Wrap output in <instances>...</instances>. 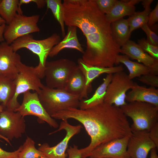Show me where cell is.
Segmentation results:
<instances>
[{
  "mask_svg": "<svg viewBox=\"0 0 158 158\" xmlns=\"http://www.w3.org/2000/svg\"><path fill=\"white\" fill-rule=\"evenodd\" d=\"M157 150L156 148H154L150 150V158H158L157 153Z\"/></svg>",
  "mask_w": 158,
  "mask_h": 158,
  "instance_id": "ab89813d",
  "label": "cell"
},
{
  "mask_svg": "<svg viewBox=\"0 0 158 158\" xmlns=\"http://www.w3.org/2000/svg\"><path fill=\"white\" fill-rule=\"evenodd\" d=\"M39 18V15L27 16L17 13L11 23L6 25L4 33L5 42L11 44L19 37L39 32L37 23Z\"/></svg>",
  "mask_w": 158,
  "mask_h": 158,
  "instance_id": "9c48e42d",
  "label": "cell"
},
{
  "mask_svg": "<svg viewBox=\"0 0 158 158\" xmlns=\"http://www.w3.org/2000/svg\"><path fill=\"white\" fill-rule=\"evenodd\" d=\"M31 2L35 3L38 8H42L46 5V0H20L18 4V8L20 10L22 11L21 8L22 5Z\"/></svg>",
  "mask_w": 158,
  "mask_h": 158,
  "instance_id": "d590c367",
  "label": "cell"
},
{
  "mask_svg": "<svg viewBox=\"0 0 158 158\" xmlns=\"http://www.w3.org/2000/svg\"><path fill=\"white\" fill-rule=\"evenodd\" d=\"M17 67L18 73L14 80L15 93L4 109L14 111L20 105L18 98L20 94L30 90L35 91L38 94L44 85L41 82L36 66H27L20 61Z\"/></svg>",
  "mask_w": 158,
  "mask_h": 158,
  "instance_id": "8992f818",
  "label": "cell"
},
{
  "mask_svg": "<svg viewBox=\"0 0 158 158\" xmlns=\"http://www.w3.org/2000/svg\"><path fill=\"white\" fill-rule=\"evenodd\" d=\"M126 94V100L129 102H139L148 103L158 107V89L147 88L136 83Z\"/></svg>",
  "mask_w": 158,
  "mask_h": 158,
  "instance_id": "ac0fdd59",
  "label": "cell"
},
{
  "mask_svg": "<svg viewBox=\"0 0 158 158\" xmlns=\"http://www.w3.org/2000/svg\"><path fill=\"white\" fill-rule=\"evenodd\" d=\"M136 83L128 78L123 71L113 74L111 80L108 86L104 102L120 107L126 104L127 92L131 89Z\"/></svg>",
  "mask_w": 158,
  "mask_h": 158,
  "instance_id": "ba28073f",
  "label": "cell"
},
{
  "mask_svg": "<svg viewBox=\"0 0 158 158\" xmlns=\"http://www.w3.org/2000/svg\"><path fill=\"white\" fill-rule=\"evenodd\" d=\"M68 158H82L81 154L77 146L73 145L70 146L67 150Z\"/></svg>",
  "mask_w": 158,
  "mask_h": 158,
  "instance_id": "74e56055",
  "label": "cell"
},
{
  "mask_svg": "<svg viewBox=\"0 0 158 158\" xmlns=\"http://www.w3.org/2000/svg\"><path fill=\"white\" fill-rule=\"evenodd\" d=\"M109 158V157H104V158Z\"/></svg>",
  "mask_w": 158,
  "mask_h": 158,
  "instance_id": "ee69618b",
  "label": "cell"
},
{
  "mask_svg": "<svg viewBox=\"0 0 158 158\" xmlns=\"http://www.w3.org/2000/svg\"><path fill=\"white\" fill-rule=\"evenodd\" d=\"M54 119L72 118L80 122L90 138L89 145L80 149L82 158L89 157L97 147L132 134L126 116L120 107L103 102L85 109L69 108L51 116Z\"/></svg>",
  "mask_w": 158,
  "mask_h": 158,
  "instance_id": "7a4b0ae2",
  "label": "cell"
},
{
  "mask_svg": "<svg viewBox=\"0 0 158 158\" xmlns=\"http://www.w3.org/2000/svg\"><path fill=\"white\" fill-rule=\"evenodd\" d=\"M68 48L76 49L82 54L84 52V51L78 41L77 27L75 26H68L66 34L62 40L52 48L48 56L53 57L62 50Z\"/></svg>",
  "mask_w": 158,
  "mask_h": 158,
  "instance_id": "d6986e66",
  "label": "cell"
},
{
  "mask_svg": "<svg viewBox=\"0 0 158 158\" xmlns=\"http://www.w3.org/2000/svg\"><path fill=\"white\" fill-rule=\"evenodd\" d=\"M18 0H0V16L7 25L11 23L17 13L23 14L18 8Z\"/></svg>",
  "mask_w": 158,
  "mask_h": 158,
  "instance_id": "484cf974",
  "label": "cell"
},
{
  "mask_svg": "<svg viewBox=\"0 0 158 158\" xmlns=\"http://www.w3.org/2000/svg\"><path fill=\"white\" fill-rule=\"evenodd\" d=\"M1 102H0V113H1L4 110V107L2 105V104H1ZM0 138H2L4 140L8 143V144H9L10 145H11L10 142L7 138H4V137L2 136L1 135H0Z\"/></svg>",
  "mask_w": 158,
  "mask_h": 158,
  "instance_id": "60d3db41",
  "label": "cell"
},
{
  "mask_svg": "<svg viewBox=\"0 0 158 158\" xmlns=\"http://www.w3.org/2000/svg\"><path fill=\"white\" fill-rule=\"evenodd\" d=\"M153 0H142V4L144 8L143 11L135 12L129 16L127 19L129 26L130 31L131 33L133 30L147 24L149 14L151 11L150 4Z\"/></svg>",
  "mask_w": 158,
  "mask_h": 158,
  "instance_id": "603a6c76",
  "label": "cell"
},
{
  "mask_svg": "<svg viewBox=\"0 0 158 158\" xmlns=\"http://www.w3.org/2000/svg\"><path fill=\"white\" fill-rule=\"evenodd\" d=\"M158 21V3L154 9L151 11L149 16L147 23L148 26L150 27L154 25Z\"/></svg>",
  "mask_w": 158,
  "mask_h": 158,
  "instance_id": "836d02e7",
  "label": "cell"
},
{
  "mask_svg": "<svg viewBox=\"0 0 158 158\" xmlns=\"http://www.w3.org/2000/svg\"><path fill=\"white\" fill-rule=\"evenodd\" d=\"M131 131L132 134L129 137L127 147V152L130 158H147L149 152L152 149L157 148L150 138L148 132Z\"/></svg>",
  "mask_w": 158,
  "mask_h": 158,
  "instance_id": "4fadbf2b",
  "label": "cell"
},
{
  "mask_svg": "<svg viewBox=\"0 0 158 158\" xmlns=\"http://www.w3.org/2000/svg\"><path fill=\"white\" fill-rule=\"evenodd\" d=\"M150 138L158 148V123L153 126L148 132Z\"/></svg>",
  "mask_w": 158,
  "mask_h": 158,
  "instance_id": "e575fe53",
  "label": "cell"
},
{
  "mask_svg": "<svg viewBox=\"0 0 158 158\" xmlns=\"http://www.w3.org/2000/svg\"><path fill=\"white\" fill-rule=\"evenodd\" d=\"M141 1V0H117L111 11L105 14L107 20L111 23L125 16L132 15L135 12V5Z\"/></svg>",
  "mask_w": 158,
  "mask_h": 158,
  "instance_id": "ffe728a7",
  "label": "cell"
},
{
  "mask_svg": "<svg viewBox=\"0 0 158 158\" xmlns=\"http://www.w3.org/2000/svg\"><path fill=\"white\" fill-rule=\"evenodd\" d=\"M111 25L113 38L121 47L129 40L131 35L128 20L123 18L112 22Z\"/></svg>",
  "mask_w": 158,
  "mask_h": 158,
  "instance_id": "7402d4cb",
  "label": "cell"
},
{
  "mask_svg": "<svg viewBox=\"0 0 158 158\" xmlns=\"http://www.w3.org/2000/svg\"><path fill=\"white\" fill-rule=\"evenodd\" d=\"M47 8L50 9L55 18L59 23L62 37L66 35L63 4L61 0H46Z\"/></svg>",
  "mask_w": 158,
  "mask_h": 158,
  "instance_id": "83f0119b",
  "label": "cell"
},
{
  "mask_svg": "<svg viewBox=\"0 0 158 158\" xmlns=\"http://www.w3.org/2000/svg\"><path fill=\"white\" fill-rule=\"evenodd\" d=\"M126 116L131 118L133 123L131 131L149 132L158 123V107L145 102H133L120 107Z\"/></svg>",
  "mask_w": 158,
  "mask_h": 158,
  "instance_id": "277c9868",
  "label": "cell"
},
{
  "mask_svg": "<svg viewBox=\"0 0 158 158\" xmlns=\"http://www.w3.org/2000/svg\"><path fill=\"white\" fill-rule=\"evenodd\" d=\"M62 4L64 24L78 28L86 37L83 61L97 67L114 66L121 47L113 38L111 23L95 0H64Z\"/></svg>",
  "mask_w": 158,
  "mask_h": 158,
  "instance_id": "6da1fadb",
  "label": "cell"
},
{
  "mask_svg": "<svg viewBox=\"0 0 158 158\" xmlns=\"http://www.w3.org/2000/svg\"><path fill=\"white\" fill-rule=\"evenodd\" d=\"M25 129L24 117L18 112L4 109L0 113V135L10 141L21 137Z\"/></svg>",
  "mask_w": 158,
  "mask_h": 158,
  "instance_id": "30bf717a",
  "label": "cell"
},
{
  "mask_svg": "<svg viewBox=\"0 0 158 158\" xmlns=\"http://www.w3.org/2000/svg\"><path fill=\"white\" fill-rule=\"evenodd\" d=\"M77 66L74 61L67 59L47 61L44 71L46 86L51 88L64 89Z\"/></svg>",
  "mask_w": 158,
  "mask_h": 158,
  "instance_id": "52a82bcc",
  "label": "cell"
},
{
  "mask_svg": "<svg viewBox=\"0 0 158 158\" xmlns=\"http://www.w3.org/2000/svg\"><path fill=\"white\" fill-rule=\"evenodd\" d=\"M22 102L14 111H18L23 116L32 115L37 117L42 121L47 122L54 128L59 126L54 119L46 112L40 101L38 94L28 91L23 94Z\"/></svg>",
  "mask_w": 158,
  "mask_h": 158,
  "instance_id": "8fae6325",
  "label": "cell"
},
{
  "mask_svg": "<svg viewBox=\"0 0 158 158\" xmlns=\"http://www.w3.org/2000/svg\"><path fill=\"white\" fill-rule=\"evenodd\" d=\"M61 41L60 36L56 33L44 39L36 40L31 34L19 37L11 44L14 51L22 48L28 49L38 57L39 61L36 66L40 79L44 77V71L47 57L52 48Z\"/></svg>",
  "mask_w": 158,
  "mask_h": 158,
  "instance_id": "3957f363",
  "label": "cell"
},
{
  "mask_svg": "<svg viewBox=\"0 0 158 158\" xmlns=\"http://www.w3.org/2000/svg\"><path fill=\"white\" fill-rule=\"evenodd\" d=\"M138 80L151 87H158V76L157 75L149 73L141 76Z\"/></svg>",
  "mask_w": 158,
  "mask_h": 158,
  "instance_id": "1f68e13d",
  "label": "cell"
},
{
  "mask_svg": "<svg viewBox=\"0 0 158 158\" xmlns=\"http://www.w3.org/2000/svg\"><path fill=\"white\" fill-rule=\"evenodd\" d=\"M138 42L144 52L148 53L152 56L158 59V46L152 44L144 38L138 40Z\"/></svg>",
  "mask_w": 158,
  "mask_h": 158,
  "instance_id": "f546056e",
  "label": "cell"
},
{
  "mask_svg": "<svg viewBox=\"0 0 158 158\" xmlns=\"http://www.w3.org/2000/svg\"><path fill=\"white\" fill-rule=\"evenodd\" d=\"M6 23L0 24V42L5 41L4 33L6 27Z\"/></svg>",
  "mask_w": 158,
  "mask_h": 158,
  "instance_id": "f35d334b",
  "label": "cell"
},
{
  "mask_svg": "<svg viewBox=\"0 0 158 158\" xmlns=\"http://www.w3.org/2000/svg\"><path fill=\"white\" fill-rule=\"evenodd\" d=\"M130 136L113 140L99 145L93 150L90 158H130L127 152Z\"/></svg>",
  "mask_w": 158,
  "mask_h": 158,
  "instance_id": "5bb4252c",
  "label": "cell"
},
{
  "mask_svg": "<svg viewBox=\"0 0 158 158\" xmlns=\"http://www.w3.org/2000/svg\"><path fill=\"white\" fill-rule=\"evenodd\" d=\"M122 63L128 68L129 73L128 75L130 80L142 75L150 73V69L143 64L130 60L127 56L118 55L116 58L115 64Z\"/></svg>",
  "mask_w": 158,
  "mask_h": 158,
  "instance_id": "cb8c5ba5",
  "label": "cell"
},
{
  "mask_svg": "<svg viewBox=\"0 0 158 158\" xmlns=\"http://www.w3.org/2000/svg\"><path fill=\"white\" fill-rule=\"evenodd\" d=\"M85 85L84 75L77 65L70 75L64 89L70 94L80 96L84 90Z\"/></svg>",
  "mask_w": 158,
  "mask_h": 158,
  "instance_id": "d4e9b609",
  "label": "cell"
},
{
  "mask_svg": "<svg viewBox=\"0 0 158 158\" xmlns=\"http://www.w3.org/2000/svg\"><path fill=\"white\" fill-rule=\"evenodd\" d=\"M15 89L14 80L0 75V102L4 109L7 103L13 97Z\"/></svg>",
  "mask_w": 158,
  "mask_h": 158,
  "instance_id": "4316f807",
  "label": "cell"
},
{
  "mask_svg": "<svg viewBox=\"0 0 158 158\" xmlns=\"http://www.w3.org/2000/svg\"><path fill=\"white\" fill-rule=\"evenodd\" d=\"M39 158H47L45 156H44L42 157Z\"/></svg>",
  "mask_w": 158,
  "mask_h": 158,
  "instance_id": "7bdbcfd3",
  "label": "cell"
},
{
  "mask_svg": "<svg viewBox=\"0 0 158 158\" xmlns=\"http://www.w3.org/2000/svg\"><path fill=\"white\" fill-rule=\"evenodd\" d=\"M121 53L129 58L135 59L149 68L150 73L158 75V59L144 52L139 45L134 41L129 40L121 48Z\"/></svg>",
  "mask_w": 158,
  "mask_h": 158,
  "instance_id": "e0dca14e",
  "label": "cell"
},
{
  "mask_svg": "<svg viewBox=\"0 0 158 158\" xmlns=\"http://www.w3.org/2000/svg\"><path fill=\"white\" fill-rule=\"evenodd\" d=\"M0 141H1L0 140ZM21 148V145L16 150L9 152L4 150L0 147V158H18V154Z\"/></svg>",
  "mask_w": 158,
  "mask_h": 158,
  "instance_id": "8d00e7d4",
  "label": "cell"
},
{
  "mask_svg": "<svg viewBox=\"0 0 158 158\" xmlns=\"http://www.w3.org/2000/svg\"><path fill=\"white\" fill-rule=\"evenodd\" d=\"M78 65L83 72L85 78V85L84 90L80 95V99H88L87 94L91 88L92 81L99 75L103 73L113 74L123 71L124 68L121 65L111 67H100L89 65L85 63L82 58L78 60Z\"/></svg>",
  "mask_w": 158,
  "mask_h": 158,
  "instance_id": "2e32d148",
  "label": "cell"
},
{
  "mask_svg": "<svg viewBox=\"0 0 158 158\" xmlns=\"http://www.w3.org/2000/svg\"><path fill=\"white\" fill-rule=\"evenodd\" d=\"M20 56L13 50L11 44L5 41L0 44V75L14 80L18 73V63Z\"/></svg>",
  "mask_w": 158,
  "mask_h": 158,
  "instance_id": "9a60e30c",
  "label": "cell"
},
{
  "mask_svg": "<svg viewBox=\"0 0 158 158\" xmlns=\"http://www.w3.org/2000/svg\"><path fill=\"white\" fill-rule=\"evenodd\" d=\"M82 128L80 125L73 126L70 124L67 120L63 121L59 129L50 133L49 135L64 130L66 131V134L63 139L53 147H50L47 143H44L40 145L38 150L47 158H66L67 154L66 151L68 142L73 136L80 133Z\"/></svg>",
  "mask_w": 158,
  "mask_h": 158,
  "instance_id": "7c38bea8",
  "label": "cell"
},
{
  "mask_svg": "<svg viewBox=\"0 0 158 158\" xmlns=\"http://www.w3.org/2000/svg\"><path fill=\"white\" fill-rule=\"evenodd\" d=\"M113 74H107L103 78V82L96 90L92 97L89 99H82L79 107L85 109L104 102V99L108 86L111 82Z\"/></svg>",
  "mask_w": 158,
  "mask_h": 158,
  "instance_id": "44dd1931",
  "label": "cell"
},
{
  "mask_svg": "<svg viewBox=\"0 0 158 158\" xmlns=\"http://www.w3.org/2000/svg\"><path fill=\"white\" fill-rule=\"evenodd\" d=\"M99 9L106 14L111 11L117 0H95Z\"/></svg>",
  "mask_w": 158,
  "mask_h": 158,
  "instance_id": "4dcf8cb0",
  "label": "cell"
},
{
  "mask_svg": "<svg viewBox=\"0 0 158 158\" xmlns=\"http://www.w3.org/2000/svg\"><path fill=\"white\" fill-rule=\"evenodd\" d=\"M38 95L42 106L51 116L67 108L79 107L80 95L70 94L64 89L51 88L44 85Z\"/></svg>",
  "mask_w": 158,
  "mask_h": 158,
  "instance_id": "5b68a950",
  "label": "cell"
},
{
  "mask_svg": "<svg viewBox=\"0 0 158 158\" xmlns=\"http://www.w3.org/2000/svg\"><path fill=\"white\" fill-rule=\"evenodd\" d=\"M6 23L5 20L0 16V24Z\"/></svg>",
  "mask_w": 158,
  "mask_h": 158,
  "instance_id": "b9f144b4",
  "label": "cell"
},
{
  "mask_svg": "<svg viewBox=\"0 0 158 158\" xmlns=\"http://www.w3.org/2000/svg\"><path fill=\"white\" fill-rule=\"evenodd\" d=\"M141 28L146 34L147 37L146 40L152 44L158 46V35L151 30L148 26L147 24L144 25Z\"/></svg>",
  "mask_w": 158,
  "mask_h": 158,
  "instance_id": "d6a6232c",
  "label": "cell"
},
{
  "mask_svg": "<svg viewBox=\"0 0 158 158\" xmlns=\"http://www.w3.org/2000/svg\"><path fill=\"white\" fill-rule=\"evenodd\" d=\"M35 142L30 138L27 137L23 144L18 158H39L44 156L43 153L35 146Z\"/></svg>",
  "mask_w": 158,
  "mask_h": 158,
  "instance_id": "f1b7e54d",
  "label": "cell"
}]
</instances>
